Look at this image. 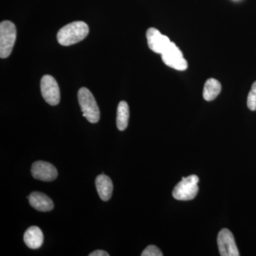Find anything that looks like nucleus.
Instances as JSON below:
<instances>
[{"label":"nucleus","instance_id":"9b49d317","mask_svg":"<svg viewBox=\"0 0 256 256\" xmlns=\"http://www.w3.org/2000/svg\"><path fill=\"white\" fill-rule=\"evenodd\" d=\"M96 186L99 196L102 201H108L112 196L114 184L112 180L105 174L98 175L96 178Z\"/></svg>","mask_w":256,"mask_h":256},{"label":"nucleus","instance_id":"2eb2a0df","mask_svg":"<svg viewBox=\"0 0 256 256\" xmlns=\"http://www.w3.org/2000/svg\"><path fill=\"white\" fill-rule=\"evenodd\" d=\"M247 106L250 110H256V82L252 84L247 98Z\"/></svg>","mask_w":256,"mask_h":256},{"label":"nucleus","instance_id":"f257e3e1","mask_svg":"<svg viewBox=\"0 0 256 256\" xmlns=\"http://www.w3.org/2000/svg\"><path fill=\"white\" fill-rule=\"evenodd\" d=\"M88 33L89 28L86 23L74 22L60 28L57 34V40L62 46H70L82 42Z\"/></svg>","mask_w":256,"mask_h":256},{"label":"nucleus","instance_id":"423d86ee","mask_svg":"<svg viewBox=\"0 0 256 256\" xmlns=\"http://www.w3.org/2000/svg\"><path fill=\"white\" fill-rule=\"evenodd\" d=\"M41 92L47 104L56 106L60 99V89L56 80L50 75H45L41 80Z\"/></svg>","mask_w":256,"mask_h":256},{"label":"nucleus","instance_id":"39448f33","mask_svg":"<svg viewBox=\"0 0 256 256\" xmlns=\"http://www.w3.org/2000/svg\"><path fill=\"white\" fill-rule=\"evenodd\" d=\"M161 56L162 62L170 68L178 70H184L188 68V60H185L182 52L174 42H171Z\"/></svg>","mask_w":256,"mask_h":256},{"label":"nucleus","instance_id":"f8f14e48","mask_svg":"<svg viewBox=\"0 0 256 256\" xmlns=\"http://www.w3.org/2000/svg\"><path fill=\"white\" fill-rule=\"evenodd\" d=\"M24 242L30 248L38 249L43 245L44 234L37 226H31L24 234Z\"/></svg>","mask_w":256,"mask_h":256},{"label":"nucleus","instance_id":"f3484780","mask_svg":"<svg viewBox=\"0 0 256 256\" xmlns=\"http://www.w3.org/2000/svg\"><path fill=\"white\" fill-rule=\"evenodd\" d=\"M89 256H109V254L104 250H97L89 254Z\"/></svg>","mask_w":256,"mask_h":256},{"label":"nucleus","instance_id":"dca6fc26","mask_svg":"<svg viewBox=\"0 0 256 256\" xmlns=\"http://www.w3.org/2000/svg\"><path fill=\"white\" fill-rule=\"evenodd\" d=\"M142 256H162L163 254L160 250L159 248L154 245L148 246V247L143 250Z\"/></svg>","mask_w":256,"mask_h":256},{"label":"nucleus","instance_id":"ddd939ff","mask_svg":"<svg viewBox=\"0 0 256 256\" xmlns=\"http://www.w3.org/2000/svg\"><path fill=\"white\" fill-rule=\"evenodd\" d=\"M222 92V84L218 80L210 78L204 84L203 90V98L205 100L212 101L216 98Z\"/></svg>","mask_w":256,"mask_h":256},{"label":"nucleus","instance_id":"6e6552de","mask_svg":"<svg viewBox=\"0 0 256 256\" xmlns=\"http://www.w3.org/2000/svg\"><path fill=\"white\" fill-rule=\"evenodd\" d=\"M32 174L36 180L52 182L58 176V171L53 164L44 161L35 162L32 164Z\"/></svg>","mask_w":256,"mask_h":256},{"label":"nucleus","instance_id":"1a4fd4ad","mask_svg":"<svg viewBox=\"0 0 256 256\" xmlns=\"http://www.w3.org/2000/svg\"><path fill=\"white\" fill-rule=\"evenodd\" d=\"M146 36L149 48L154 53L160 54H162V53L171 43V41L168 36L162 34L159 30L156 28H148Z\"/></svg>","mask_w":256,"mask_h":256},{"label":"nucleus","instance_id":"7ed1b4c3","mask_svg":"<svg viewBox=\"0 0 256 256\" xmlns=\"http://www.w3.org/2000/svg\"><path fill=\"white\" fill-rule=\"evenodd\" d=\"M200 178L195 174L182 178L172 192L173 197L178 201H190L196 197L198 192Z\"/></svg>","mask_w":256,"mask_h":256},{"label":"nucleus","instance_id":"f03ea898","mask_svg":"<svg viewBox=\"0 0 256 256\" xmlns=\"http://www.w3.org/2000/svg\"><path fill=\"white\" fill-rule=\"evenodd\" d=\"M78 98L82 116L90 124H97L100 118V110L95 98L90 90L85 87L79 89Z\"/></svg>","mask_w":256,"mask_h":256},{"label":"nucleus","instance_id":"9d476101","mask_svg":"<svg viewBox=\"0 0 256 256\" xmlns=\"http://www.w3.org/2000/svg\"><path fill=\"white\" fill-rule=\"evenodd\" d=\"M28 198L30 205L38 212H50L54 207V202L50 197L41 192H32Z\"/></svg>","mask_w":256,"mask_h":256},{"label":"nucleus","instance_id":"4468645a","mask_svg":"<svg viewBox=\"0 0 256 256\" xmlns=\"http://www.w3.org/2000/svg\"><path fill=\"white\" fill-rule=\"evenodd\" d=\"M130 110L127 102L122 100L119 102L117 111V128L120 131H124L127 128L129 121Z\"/></svg>","mask_w":256,"mask_h":256},{"label":"nucleus","instance_id":"0eeeda50","mask_svg":"<svg viewBox=\"0 0 256 256\" xmlns=\"http://www.w3.org/2000/svg\"><path fill=\"white\" fill-rule=\"evenodd\" d=\"M217 244L220 256H240L233 234L228 229L223 228L220 230L217 237Z\"/></svg>","mask_w":256,"mask_h":256},{"label":"nucleus","instance_id":"20e7f679","mask_svg":"<svg viewBox=\"0 0 256 256\" xmlns=\"http://www.w3.org/2000/svg\"><path fill=\"white\" fill-rule=\"evenodd\" d=\"M16 30L14 24L3 21L0 24V57L6 58L12 52L16 41Z\"/></svg>","mask_w":256,"mask_h":256}]
</instances>
